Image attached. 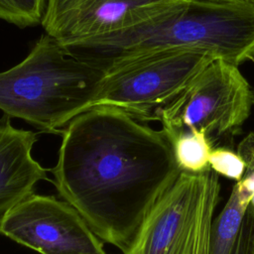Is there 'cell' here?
Wrapping results in <instances>:
<instances>
[{
  "label": "cell",
  "instance_id": "cell-1",
  "mask_svg": "<svg viewBox=\"0 0 254 254\" xmlns=\"http://www.w3.org/2000/svg\"><path fill=\"white\" fill-rule=\"evenodd\" d=\"M54 184L102 241L128 254L164 189L181 170L173 144L126 112L107 106L63 130Z\"/></svg>",
  "mask_w": 254,
  "mask_h": 254
},
{
  "label": "cell",
  "instance_id": "cell-2",
  "mask_svg": "<svg viewBox=\"0 0 254 254\" xmlns=\"http://www.w3.org/2000/svg\"><path fill=\"white\" fill-rule=\"evenodd\" d=\"M64 47L104 71L178 51L206 52L238 66L254 60V5L182 0L125 30Z\"/></svg>",
  "mask_w": 254,
  "mask_h": 254
},
{
  "label": "cell",
  "instance_id": "cell-3",
  "mask_svg": "<svg viewBox=\"0 0 254 254\" xmlns=\"http://www.w3.org/2000/svg\"><path fill=\"white\" fill-rule=\"evenodd\" d=\"M105 71L47 34L18 64L0 72V110L44 132L61 133L96 98Z\"/></svg>",
  "mask_w": 254,
  "mask_h": 254
},
{
  "label": "cell",
  "instance_id": "cell-4",
  "mask_svg": "<svg viewBox=\"0 0 254 254\" xmlns=\"http://www.w3.org/2000/svg\"><path fill=\"white\" fill-rule=\"evenodd\" d=\"M218 175L179 170L150 211L128 254H209Z\"/></svg>",
  "mask_w": 254,
  "mask_h": 254
},
{
  "label": "cell",
  "instance_id": "cell-5",
  "mask_svg": "<svg viewBox=\"0 0 254 254\" xmlns=\"http://www.w3.org/2000/svg\"><path fill=\"white\" fill-rule=\"evenodd\" d=\"M252 106V89L238 66L216 58L162 110L159 121L170 140L196 130L212 148L227 147Z\"/></svg>",
  "mask_w": 254,
  "mask_h": 254
},
{
  "label": "cell",
  "instance_id": "cell-6",
  "mask_svg": "<svg viewBox=\"0 0 254 254\" xmlns=\"http://www.w3.org/2000/svg\"><path fill=\"white\" fill-rule=\"evenodd\" d=\"M214 59L206 52L178 51L120 64L105 71L90 108L114 107L141 122L159 121L162 110Z\"/></svg>",
  "mask_w": 254,
  "mask_h": 254
},
{
  "label": "cell",
  "instance_id": "cell-7",
  "mask_svg": "<svg viewBox=\"0 0 254 254\" xmlns=\"http://www.w3.org/2000/svg\"><path fill=\"white\" fill-rule=\"evenodd\" d=\"M0 234L41 254H106L81 215L50 195L33 193L3 212Z\"/></svg>",
  "mask_w": 254,
  "mask_h": 254
},
{
  "label": "cell",
  "instance_id": "cell-8",
  "mask_svg": "<svg viewBox=\"0 0 254 254\" xmlns=\"http://www.w3.org/2000/svg\"><path fill=\"white\" fill-rule=\"evenodd\" d=\"M182 0H47L42 26L62 46L132 27Z\"/></svg>",
  "mask_w": 254,
  "mask_h": 254
},
{
  "label": "cell",
  "instance_id": "cell-9",
  "mask_svg": "<svg viewBox=\"0 0 254 254\" xmlns=\"http://www.w3.org/2000/svg\"><path fill=\"white\" fill-rule=\"evenodd\" d=\"M34 132L15 128L9 119L0 121V213L34 193L47 170L33 157Z\"/></svg>",
  "mask_w": 254,
  "mask_h": 254
},
{
  "label": "cell",
  "instance_id": "cell-10",
  "mask_svg": "<svg viewBox=\"0 0 254 254\" xmlns=\"http://www.w3.org/2000/svg\"><path fill=\"white\" fill-rule=\"evenodd\" d=\"M253 195L243 190L237 183L223 209L213 219L209 254H232L242 221L251 203Z\"/></svg>",
  "mask_w": 254,
  "mask_h": 254
},
{
  "label": "cell",
  "instance_id": "cell-11",
  "mask_svg": "<svg viewBox=\"0 0 254 254\" xmlns=\"http://www.w3.org/2000/svg\"><path fill=\"white\" fill-rule=\"evenodd\" d=\"M178 167L187 172L200 173L210 168L208 158L213 149L203 132L192 130L171 140Z\"/></svg>",
  "mask_w": 254,
  "mask_h": 254
},
{
  "label": "cell",
  "instance_id": "cell-12",
  "mask_svg": "<svg viewBox=\"0 0 254 254\" xmlns=\"http://www.w3.org/2000/svg\"><path fill=\"white\" fill-rule=\"evenodd\" d=\"M47 0H0V19L19 28L42 22Z\"/></svg>",
  "mask_w": 254,
  "mask_h": 254
},
{
  "label": "cell",
  "instance_id": "cell-13",
  "mask_svg": "<svg viewBox=\"0 0 254 254\" xmlns=\"http://www.w3.org/2000/svg\"><path fill=\"white\" fill-rule=\"evenodd\" d=\"M209 167L217 174L225 178L240 181L245 171V164L237 152L229 147H216L210 152L208 158Z\"/></svg>",
  "mask_w": 254,
  "mask_h": 254
},
{
  "label": "cell",
  "instance_id": "cell-14",
  "mask_svg": "<svg viewBox=\"0 0 254 254\" xmlns=\"http://www.w3.org/2000/svg\"><path fill=\"white\" fill-rule=\"evenodd\" d=\"M232 254H254V208L249 205Z\"/></svg>",
  "mask_w": 254,
  "mask_h": 254
},
{
  "label": "cell",
  "instance_id": "cell-15",
  "mask_svg": "<svg viewBox=\"0 0 254 254\" xmlns=\"http://www.w3.org/2000/svg\"><path fill=\"white\" fill-rule=\"evenodd\" d=\"M208 1L220 2V3H242V4L254 5V0H208Z\"/></svg>",
  "mask_w": 254,
  "mask_h": 254
},
{
  "label": "cell",
  "instance_id": "cell-16",
  "mask_svg": "<svg viewBox=\"0 0 254 254\" xmlns=\"http://www.w3.org/2000/svg\"><path fill=\"white\" fill-rule=\"evenodd\" d=\"M250 205L254 208V194H253V197H252V199H251V203H250Z\"/></svg>",
  "mask_w": 254,
  "mask_h": 254
},
{
  "label": "cell",
  "instance_id": "cell-17",
  "mask_svg": "<svg viewBox=\"0 0 254 254\" xmlns=\"http://www.w3.org/2000/svg\"><path fill=\"white\" fill-rule=\"evenodd\" d=\"M252 103H253V106H254V88L252 89Z\"/></svg>",
  "mask_w": 254,
  "mask_h": 254
}]
</instances>
